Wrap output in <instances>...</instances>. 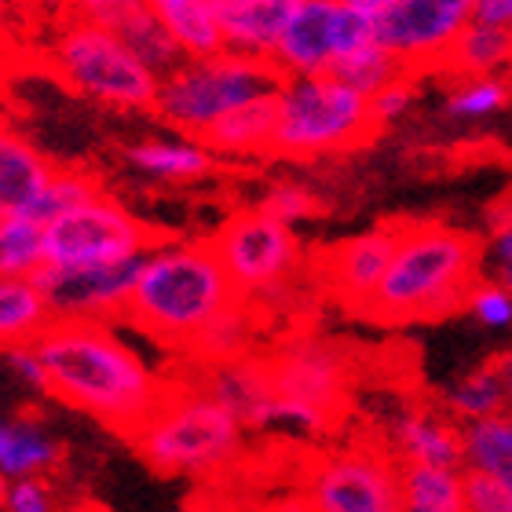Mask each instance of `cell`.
Wrapping results in <instances>:
<instances>
[{
    "label": "cell",
    "mask_w": 512,
    "mask_h": 512,
    "mask_svg": "<svg viewBox=\"0 0 512 512\" xmlns=\"http://www.w3.org/2000/svg\"><path fill=\"white\" fill-rule=\"evenodd\" d=\"M139 461L169 480H209L242 458L246 428L191 381L169 384L150 417L128 436Z\"/></svg>",
    "instance_id": "277c9868"
},
{
    "label": "cell",
    "mask_w": 512,
    "mask_h": 512,
    "mask_svg": "<svg viewBox=\"0 0 512 512\" xmlns=\"http://www.w3.org/2000/svg\"><path fill=\"white\" fill-rule=\"evenodd\" d=\"M414 77L403 74L399 81H392V85H384L381 92H377L374 99H370V114H374V125L384 128L392 125V121H399L410 110V103H414Z\"/></svg>",
    "instance_id": "ab89813d"
},
{
    "label": "cell",
    "mask_w": 512,
    "mask_h": 512,
    "mask_svg": "<svg viewBox=\"0 0 512 512\" xmlns=\"http://www.w3.org/2000/svg\"><path fill=\"white\" fill-rule=\"evenodd\" d=\"M278 88H282V74L271 66V59L238 52L183 59L172 74L161 77L154 114L180 136L202 139L231 110L246 107L260 96H275Z\"/></svg>",
    "instance_id": "52a82bcc"
},
{
    "label": "cell",
    "mask_w": 512,
    "mask_h": 512,
    "mask_svg": "<svg viewBox=\"0 0 512 512\" xmlns=\"http://www.w3.org/2000/svg\"><path fill=\"white\" fill-rule=\"evenodd\" d=\"M461 447H465V472L487 476L512 491V406L491 421L461 428Z\"/></svg>",
    "instance_id": "4316f807"
},
{
    "label": "cell",
    "mask_w": 512,
    "mask_h": 512,
    "mask_svg": "<svg viewBox=\"0 0 512 512\" xmlns=\"http://www.w3.org/2000/svg\"><path fill=\"white\" fill-rule=\"evenodd\" d=\"M66 19H81V22H96V26H107V30L118 33L132 15L147 8V0H63Z\"/></svg>",
    "instance_id": "8d00e7d4"
},
{
    "label": "cell",
    "mask_w": 512,
    "mask_h": 512,
    "mask_svg": "<svg viewBox=\"0 0 512 512\" xmlns=\"http://www.w3.org/2000/svg\"><path fill=\"white\" fill-rule=\"evenodd\" d=\"M55 169L59 165L48 154H41L22 132L0 121V220L30 213V205L48 187Z\"/></svg>",
    "instance_id": "ac0fdd59"
},
{
    "label": "cell",
    "mask_w": 512,
    "mask_h": 512,
    "mask_svg": "<svg viewBox=\"0 0 512 512\" xmlns=\"http://www.w3.org/2000/svg\"><path fill=\"white\" fill-rule=\"evenodd\" d=\"M63 443L37 421L15 417L0 421V483L15 480H44L48 472L59 469Z\"/></svg>",
    "instance_id": "7402d4cb"
},
{
    "label": "cell",
    "mask_w": 512,
    "mask_h": 512,
    "mask_svg": "<svg viewBox=\"0 0 512 512\" xmlns=\"http://www.w3.org/2000/svg\"><path fill=\"white\" fill-rule=\"evenodd\" d=\"M235 300L238 293L209 238H165L143 256L125 322L183 355L194 337Z\"/></svg>",
    "instance_id": "3957f363"
},
{
    "label": "cell",
    "mask_w": 512,
    "mask_h": 512,
    "mask_svg": "<svg viewBox=\"0 0 512 512\" xmlns=\"http://www.w3.org/2000/svg\"><path fill=\"white\" fill-rule=\"evenodd\" d=\"M443 403V414L454 421V425H476V421H491V417L505 414L512 406L509 388H505L502 374L494 363H483L476 370H469L465 377L450 381L439 395Z\"/></svg>",
    "instance_id": "484cf974"
},
{
    "label": "cell",
    "mask_w": 512,
    "mask_h": 512,
    "mask_svg": "<svg viewBox=\"0 0 512 512\" xmlns=\"http://www.w3.org/2000/svg\"><path fill=\"white\" fill-rule=\"evenodd\" d=\"M337 15H341V0H300L271 52V66L282 74V81L333 74Z\"/></svg>",
    "instance_id": "2e32d148"
},
{
    "label": "cell",
    "mask_w": 512,
    "mask_h": 512,
    "mask_svg": "<svg viewBox=\"0 0 512 512\" xmlns=\"http://www.w3.org/2000/svg\"><path fill=\"white\" fill-rule=\"evenodd\" d=\"M194 388H202L209 399L224 406L246 432H267L275 428V377H271V359L260 352L220 366H194L187 377Z\"/></svg>",
    "instance_id": "9a60e30c"
},
{
    "label": "cell",
    "mask_w": 512,
    "mask_h": 512,
    "mask_svg": "<svg viewBox=\"0 0 512 512\" xmlns=\"http://www.w3.org/2000/svg\"><path fill=\"white\" fill-rule=\"evenodd\" d=\"M297 4L300 0H224L216 8L224 48L253 59H271Z\"/></svg>",
    "instance_id": "d6986e66"
},
{
    "label": "cell",
    "mask_w": 512,
    "mask_h": 512,
    "mask_svg": "<svg viewBox=\"0 0 512 512\" xmlns=\"http://www.w3.org/2000/svg\"><path fill=\"white\" fill-rule=\"evenodd\" d=\"M107 191L103 187V180H99L96 172L88 169H55V176L48 180V187H44L41 194H37V202L30 205V220H37L41 227L55 224L59 216L74 213V209H81V205L96 202L99 194Z\"/></svg>",
    "instance_id": "f546056e"
},
{
    "label": "cell",
    "mask_w": 512,
    "mask_h": 512,
    "mask_svg": "<svg viewBox=\"0 0 512 512\" xmlns=\"http://www.w3.org/2000/svg\"><path fill=\"white\" fill-rule=\"evenodd\" d=\"M384 447L399 465H436V469H465L461 425H454L443 410L403 406L388 417Z\"/></svg>",
    "instance_id": "e0dca14e"
},
{
    "label": "cell",
    "mask_w": 512,
    "mask_h": 512,
    "mask_svg": "<svg viewBox=\"0 0 512 512\" xmlns=\"http://www.w3.org/2000/svg\"><path fill=\"white\" fill-rule=\"evenodd\" d=\"M15 4H19V0H0V19H4V11L15 8Z\"/></svg>",
    "instance_id": "7dc6e473"
},
{
    "label": "cell",
    "mask_w": 512,
    "mask_h": 512,
    "mask_svg": "<svg viewBox=\"0 0 512 512\" xmlns=\"http://www.w3.org/2000/svg\"><path fill=\"white\" fill-rule=\"evenodd\" d=\"M483 275L512 293V227H498L483 242Z\"/></svg>",
    "instance_id": "b9f144b4"
},
{
    "label": "cell",
    "mask_w": 512,
    "mask_h": 512,
    "mask_svg": "<svg viewBox=\"0 0 512 512\" xmlns=\"http://www.w3.org/2000/svg\"><path fill=\"white\" fill-rule=\"evenodd\" d=\"M377 136L370 99L341 77H289L278 88V125L271 139L275 158H326L370 143Z\"/></svg>",
    "instance_id": "8992f818"
},
{
    "label": "cell",
    "mask_w": 512,
    "mask_h": 512,
    "mask_svg": "<svg viewBox=\"0 0 512 512\" xmlns=\"http://www.w3.org/2000/svg\"><path fill=\"white\" fill-rule=\"evenodd\" d=\"M52 70L77 96L121 114H154L161 77L118 33L96 22L66 19L52 37Z\"/></svg>",
    "instance_id": "5b68a950"
},
{
    "label": "cell",
    "mask_w": 512,
    "mask_h": 512,
    "mask_svg": "<svg viewBox=\"0 0 512 512\" xmlns=\"http://www.w3.org/2000/svg\"><path fill=\"white\" fill-rule=\"evenodd\" d=\"M403 74H406V70L395 63L392 55L384 52L381 44H370V48H363V52L344 55L341 63L333 66V77H341L344 85L355 88V92H359V96H366V99H374L384 85L399 81Z\"/></svg>",
    "instance_id": "d6a6232c"
},
{
    "label": "cell",
    "mask_w": 512,
    "mask_h": 512,
    "mask_svg": "<svg viewBox=\"0 0 512 512\" xmlns=\"http://www.w3.org/2000/svg\"><path fill=\"white\" fill-rule=\"evenodd\" d=\"M256 337H260V308L249 300H235L227 311H220L209 326L191 341L183 352V363L191 366H220L235 363L256 352Z\"/></svg>",
    "instance_id": "44dd1931"
},
{
    "label": "cell",
    "mask_w": 512,
    "mask_h": 512,
    "mask_svg": "<svg viewBox=\"0 0 512 512\" xmlns=\"http://www.w3.org/2000/svg\"><path fill=\"white\" fill-rule=\"evenodd\" d=\"M205 4H209V8L216 11V8H220V4H224V0H205Z\"/></svg>",
    "instance_id": "c3c4849f"
},
{
    "label": "cell",
    "mask_w": 512,
    "mask_h": 512,
    "mask_svg": "<svg viewBox=\"0 0 512 512\" xmlns=\"http://www.w3.org/2000/svg\"><path fill=\"white\" fill-rule=\"evenodd\" d=\"M165 235L128 213L114 194H99L96 202L59 216L44 227V256L52 267H107L147 256Z\"/></svg>",
    "instance_id": "30bf717a"
},
{
    "label": "cell",
    "mask_w": 512,
    "mask_h": 512,
    "mask_svg": "<svg viewBox=\"0 0 512 512\" xmlns=\"http://www.w3.org/2000/svg\"><path fill=\"white\" fill-rule=\"evenodd\" d=\"M147 8L180 44L183 59H209L227 52L216 11L205 0H147Z\"/></svg>",
    "instance_id": "d4e9b609"
},
{
    "label": "cell",
    "mask_w": 512,
    "mask_h": 512,
    "mask_svg": "<svg viewBox=\"0 0 512 512\" xmlns=\"http://www.w3.org/2000/svg\"><path fill=\"white\" fill-rule=\"evenodd\" d=\"M512 66V30L483 26L472 19V26L450 48L443 70L461 77H502V70Z\"/></svg>",
    "instance_id": "83f0119b"
},
{
    "label": "cell",
    "mask_w": 512,
    "mask_h": 512,
    "mask_svg": "<svg viewBox=\"0 0 512 512\" xmlns=\"http://www.w3.org/2000/svg\"><path fill=\"white\" fill-rule=\"evenodd\" d=\"M300 494L311 512H403V465L384 443L355 439L311 461Z\"/></svg>",
    "instance_id": "9c48e42d"
},
{
    "label": "cell",
    "mask_w": 512,
    "mask_h": 512,
    "mask_svg": "<svg viewBox=\"0 0 512 512\" xmlns=\"http://www.w3.org/2000/svg\"><path fill=\"white\" fill-rule=\"evenodd\" d=\"M121 41L132 48V52L143 59V63L154 70L158 77L172 74L176 66L183 63V52H180V44L172 41V33L161 26L154 15H150V8H143L139 15H132V19L125 22L118 30Z\"/></svg>",
    "instance_id": "1f68e13d"
},
{
    "label": "cell",
    "mask_w": 512,
    "mask_h": 512,
    "mask_svg": "<svg viewBox=\"0 0 512 512\" xmlns=\"http://www.w3.org/2000/svg\"><path fill=\"white\" fill-rule=\"evenodd\" d=\"M44 264V227L30 216L0 220V278H33Z\"/></svg>",
    "instance_id": "4dcf8cb0"
},
{
    "label": "cell",
    "mask_w": 512,
    "mask_h": 512,
    "mask_svg": "<svg viewBox=\"0 0 512 512\" xmlns=\"http://www.w3.org/2000/svg\"><path fill=\"white\" fill-rule=\"evenodd\" d=\"M403 512H465V469L403 465Z\"/></svg>",
    "instance_id": "f1b7e54d"
},
{
    "label": "cell",
    "mask_w": 512,
    "mask_h": 512,
    "mask_svg": "<svg viewBox=\"0 0 512 512\" xmlns=\"http://www.w3.org/2000/svg\"><path fill=\"white\" fill-rule=\"evenodd\" d=\"M370 44H377V19L341 4V15H337V63H341L344 55L370 48Z\"/></svg>",
    "instance_id": "f35d334b"
},
{
    "label": "cell",
    "mask_w": 512,
    "mask_h": 512,
    "mask_svg": "<svg viewBox=\"0 0 512 512\" xmlns=\"http://www.w3.org/2000/svg\"><path fill=\"white\" fill-rule=\"evenodd\" d=\"M465 512H512V491L487 476L465 472Z\"/></svg>",
    "instance_id": "60d3db41"
},
{
    "label": "cell",
    "mask_w": 512,
    "mask_h": 512,
    "mask_svg": "<svg viewBox=\"0 0 512 512\" xmlns=\"http://www.w3.org/2000/svg\"><path fill=\"white\" fill-rule=\"evenodd\" d=\"M52 322V308L33 278H0V355L37 344Z\"/></svg>",
    "instance_id": "cb8c5ba5"
},
{
    "label": "cell",
    "mask_w": 512,
    "mask_h": 512,
    "mask_svg": "<svg viewBox=\"0 0 512 512\" xmlns=\"http://www.w3.org/2000/svg\"><path fill=\"white\" fill-rule=\"evenodd\" d=\"M143 256L107 267H52L44 264L33 282L44 293L55 322H125Z\"/></svg>",
    "instance_id": "4fadbf2b"
},
{
    "label": "cell",
    "mask_w": 512,
    "mask_h": 512,
    "mask_svg": "<svg viewBox=\"0 0 512 512\" xmlns=\"http://www.w3.org/2000/svg\"><path fill=\"white\" fill-rule=\"evenodd\" d=\"M4 363H8V370L19 377V381L30 384L33 392L48 395V374H44V363H41V355H37V344H26V348H11V352H4Z\"/></svg>",
    "instance_id": "7bdbcfd3"
},
{
    "label": "cell",
    "mask_w": 512,
    "mask_h": 512,
    "mask_svg": "<svg viewBox=\"0 0 512 512\" xmlns=\"http://www.w3.org/2000/svg\"><path fill=\"white\" fill-rule=\"evenodd\" d=\"M491 363L498 366V374H502L505 388H509V399H512V348H509V352H502V355H494Z\"/></svg>",
    "instance_id": "bcb514c9"
},
{
    "label": "cell",
    "mask_w": 512,
    "mask_h": 512,
    "mask_svg": "<svg viewBox=\"0 0 512 512\" xmlns=\"http://www.w3.org/2000/svg\"><path fill=\"white\" fill-rule=\"evenodd\" d=\"M0 509L4 512H59V498H55L48 480H15L0 487Z\"/></svg>",
    "instance_id": "74e56055"
},
{
    "label": "cell",
    "mask_w": 512,
    "mask_h": 512,
    "mask_svg": "<svg viewBox=\"0 0 512 512\" xmlns=\"http://www.w3.org/2000/svg\"><path fill=\"white\" fill-rule=\"evenodd\" d=\"M275 125H278V92L231 110L224 121H216L205 132L202 143L213 154H227V158H256V154H271Z\"/></svg>",
    "instance_id": "603a6c76"
},
{
    "label": "cell",
    "mask_w": 512,
    "mask_h": 512,
    "mask_svg": "<svg viewBox=\"0 0 512 512\" xmlns=\"http://www.w3.org/2000/svg\"><path fill=\"white\" fill-rule=\"evenodd\" d=\"M509 81L505 77H461L458 85L450 88L447 96V114L461 121H480L491 118L509 103Z\"/></svg>",
    "instance_id": "836d02e7"
},
{
    "label": "cell",
    "mask_w": 512,
    "mask_h": 512,
    "mask_svg": "<svg viewBox=\"0 0 512 512\" xmlns=\"http://www.w3.org/2000/svg\"><path fill=\"white\" fill-rule=\"evenodd\" d=\"M256 209H260V213H267L271 220H278V224L297 227V224H304V220H311V216L319 213L322 205H319V194L311 191V187H304V183L278 180V183H271L264 194H260Z\"/></svg>",
    "instance_id": "e575fe53"
},
{
    "label": "cell",
    "mask_w": 512,
    "mask_h": 512,
    "mask_svg": "<svg viewBox=\"0 0 512 512\" xmlns=\"http://www.w3.org/2000/svg\"><path fill=\"white\" fill-rule=\"evenodd\" d=\"M344 8H352V11H363V15H381L384 8H388V4H392V0H341Z\"/></svg>",
    "instance_id": "f6af8a7d"
},
{
    "label": "cell",
    "mask_w": 512,
    "mask_h": 512,
    "mask_svg": "<svg viewBox=\"0 0 512 512\" xmlns=\"http://www.w3.org/2000/svg\"><path fill=\"white\" fill-rule=\"evenodd\" d=\"M472 19L483 26L512 30V0H472Z\"/></svg>",
    "instance_id": "ee69618b"
},
{
    "label": "cell",
    "mask_w": 512,
    "mask_h": 512,
    "mask_svg": "<svg viewBox=\"0 0 512 512\" xmlns=\"http://www.w3.org/2000/svg\"><path fill=\"white\" fill-rule=\"evenodd\" d=\"M125 161L139 176L158 183H198L216 165V154L202 139H136L125 147Z\"/></svg>",
    "instance_id": "ffe728a7"
},
{
    "label": "cell",
    "mask_w": 512,
    "mask_h": 512,
    "mask_svg": "<svg viewBox=\"0 0 512 512\" xmlns=\"http://www.w3.org/2000/svg\"><path fill=\"white\" fill-rule=\"evenodd\" d=\"M465 311L480 322L483 330H512V293L505 286H498L494 278L483 275L476 286H472L469 300H465Z\"/></svg>",
    "instance_id": "d590c367"
},
{
    "label": "cell",
    "mask_w": 512,
    "mask_h": 512,
    "mask_svg": "<svg viewBox=\"0 0 512 512\" xmlns=\"http://www.w3.org/2000/svg\"><path fill=\"white\" fill-rule=\"evenodd\" d=\"M399 231H403V224L370 227L363 235L337 242L330 253L322 256V282L337 297V304H344L348 311H359V315L370 308V300L388 275L395 246H399Z\"/></svg>",
    "instance_id": "5bb4252c"
},
{
    "label": "cell",
    "mask_w": 512,
    "mask_h": 512,
    "mask_svg": "<svg viewBox=\"0 0 512 512\" xmlns=\"http://www.w3.org/2000/svg\"><path fill=\"white\" fill-rule=\"evenodd\" d=\"M37 355L52 399L96 417L125 439L169 388V377H161L114 322H52L37 341Z\"/></svg>",
    "instance_id": "6da1fadb"
},
{
    "label": "cell",
    "mask_w": 512,
    "mask_h": 512,
    "mask_svg": "<svg viewBox=\"0 0 512 512\" xmlns=\"http://www.w3.org/2000/svg\"><path fill=\"white\" fill-rule=\"evenodd\" d=\"M209 242L220 256L238 300H249L260 311L271 300L286 297V289L293 286V278L300 275V264H304L297 231L271 220L256 205L227 216L209 235Z\"/></svg>",
    "instance_id": "ba28073f"
},
{
    "label": "cell",
    "mask_w": 512,
    "mask_h": 512,
    "mask_svg": "<svg viewBox=\"0 0 512 512\" xmlns=\"http://www.w3.org/2000/svg\"><path fill=\"white\" fill-rule=\"evenodd\" d=\"M483 278V242L450 224H403L388 275L366 319L384 326L436 322L465 308Z\"/></svg>",
    "instance_id": "7a4b0ae2"
},
{
    "label": "cell",
    "mask_w": 512,
    "mask_h": 512,
    "mask_svg": "<svg viewBox=\"0 0 512 512\" xmlns=\"http://www.w3.org/2000/svg\"><path fill=\"white\" fill-rule=\"evenodd\" d=\"M472 26V0H392L377 15V44L417 77L443 70L450 48Z\"/></svg>",
    "instance_id": "7c38bea8"
},
{
    "label": "cell",
    "mask_w": 512,
    "mask_h": 512,
    "mask_svg": "<svg viewBox=\"0 0 512 512\" xmlns=\"http://www.w3.org/2000/svg\"><path fill=\"white\" fill-rule=\"evenodd\" d=\"M267 359L278 399L308 406L315 414L330 417L333 425H341L352 403V359L344 344L319 333H293Z\"/></svg>",
    "instance_id": "8fae6325"
}]
</instances>
